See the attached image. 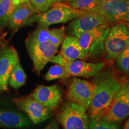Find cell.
Wrapping results in <instances>:
<instances>
[{"label": "cell", "mask_w": 129, "mask_h": 129, "mask_svg": "<svg viewBox=\"0 0 129 129\" xmlns=\"http://www.w3.org/2000/svg\"><path fill=\"white\" fill-rule=\"evenodd\" d=\"M62 1V0H30L33 7L40 13L46 12L54 3Z\"/></svg>", "instance_id": "obj_26"}, {"label": "cell", "mask_w": 129, "mask_h": 129, "mask_svg": "<svg viewBox=\"0 0 129 129\" xmlns=\"http://www.w3.org/2000/svg\"><path fill=\"white\" fill-rule=\"evenodd\" d=\"M13 101L19 110L24 111L34 124L44 121L53 115L52 109L40 104L31 95L16 98Z\"/></svg>", "instance_id": "obj_8"}, {"label": "cell", "mask_w": 129, "mask_h": 129, "mask_svg": "<svg viewBox=\"0 0 129 129\" xmlns=\"http://www.w3.org/2000/svg\"><path fill=\"white\" fill-rule=\"evenodd\" d=\"M127 80L113 67L104 68L93 77L94 91L87 113L91 121L100 120L105 115Z\"/></svg>", "instance_id": "obj_1"}, {"label": "cell", "mask_w": 129, "mask_h": 129, "mask_svg": "<svg viewBox=\"0 0 129 129\" xmlns=\"http://www.w3.org/2000/svg\"><path fill=\"white\" fill-rule=\"evenodd\" d=\"M94 91L92 82L74 77L68 86L67 98L88 110L91 104Z\"/></svg>", "instance_id": "obj_10"}, {"label": "cell", "mask_w": 129, "mask_h": 129, "mask_svg": "<svg viewBox=\"0 0 129 129\" xmlns=\"http://www.w3.org/2000/svg\"><path fill=\"white\" fill-rule=\"evenodd\" d=\"M129 117V80H127L114 97L110 107L101 120L120 124Z\"/></svg>", "instance_id": "obj_6"}, {"label": "cell", "mask_w": 129, "mask_h": 129, "mask_svg": "<svg viewBox=\"0 0 129 129\" xmlns=\"http://www.w3.org/2000/svg\"><path fill=\"white\" fill-rule=\"evenodd\" d=\"M15 7L12 0H0V28L7 26Z\"/></svg>", "instance_id": "obj_19"}, {"label": "cell", "mask_w": 129, "mask_h": 129, "mask_svg": "<svg viewBox=\"0 0 129 129\" xmlns=\"http://www.w3.org/2000/svg\"><path fill=\"white\" fill-rule=\"evenodd\" d=\"M26 46L33 63L37 74H39L47 63L57 53L59 47L47 41L42 43H32L25 42Z\"/></svg>", "instance_id": "obj_11"}, {"label": "cell", "mask_w": 129, "mask_h": 129, "mask_svg": "<svg viewBox=\"0 0 129 129\" xmlns=\"http://www.w3.org/2000/svg\"><path fill=\"white\" fill-rule=\"evenodd\" d=\"M30 95L40 104L54 110L63 100V91L56 84L50 86L40 85L35 88Z\"/></svg>", "instance_id": "obj_13"}, {"label": "cell", "mask_w": 129, "mask_h": 129, "mask_svg": "<svg viewBox=\"0 0 129 129\" xmlns=\"http://www.w3.org/2000/svg\"><path fill=\"white\" fill-rule=\"evenodd\" d=\"M27 76L20 62L13 68L10 75L9 84L14 89L17 90L25 84Z\"/></svg>", "instance_id": "obj_18"}, {"label": "cell", "mask_w": 129, "mask_h": 129, "mask_svg": "<svg viewBox=\"0 0 129 129\" xmlns=\"http://www.w3.org/2000/svg\"><path fill=\"white\" fill-rule=\"evenodd\" d=\"M9 128H26L31 125L28 118L21 113L9 111H0V125Z\"/></svg>", "instance_id": "obj_17"}, {"label": "cell", "mask_w": 129, "mask_h": 129, "mask_svg": "<svg viewBox=\"0 0 129 129\" xmlns=\"http://www.w3.org/2000/svg\"><path fill=\"white\" fill-rule=\"evenodd\" d=\"M88 129H121V128L120 124L100 119L91 121Z\"/></svg>", "instance_id": "obj_25"}, {"label": "cell", "mask_w": 129, "mask_h": 129, "mask_svg": "<svg viewBox=\"0 0 129 129\" xmlns=\"http://www.w3.org/2000/svg\"><path fill=\"white\" fill-rule=\"evenodd\" d=\"M66 34L65 26H62L59 28H54L50 29V34L49 37V42L51 44L59 47L63 41Z\"/></svg>", "instance_id": "obj_23"}, {"label": "cell", "mask_w": 129, "mask_h": 129, "mask_svg": "<svg viewBox=\"0 0 129 129\" xmlns=\"http://www.w3.org/2000/svg\"><path fill=\"white\" fill-rule=\"evenodd\" d=\"M86 109L74 102H64L57 118L63 129H88L91 120Z\"/></svg>", "instance_id": "obj_4"}, {"label": "cell", "mask_w": 129, "mask_h": 129, "mask_svg": "<svg viewBox=\"0 0 129 129\" xmlns=\"http://www.w3.org/2000/svg\"><path fill=\"white\" fill-rule=\"evenodd\" d=\"M40 13L33 7L30 1L17 5L10 17L7 26L13 30L36 22Z\"/></svg>", "instance_id": "obj_12"}, {"label": "cell", "mask_w": 129, "mask_h": 129, "mask_svg": "<svg viewBox=\"0 0 129 129\" xmlns=\"http://www.w3.org/2000/svg\"><path fill=\"white\" fill-rule=\"evenodd\" d=\"M85 13L74 9L69 3L59 1L54 3L48 10L38 15L36 22L38 26L49 27L72 21Z\"/></svg>", "instance_id": "obj_5"}, {"label": "cell", "mask_w": 129, "mask_h": 129, "mask_svg": "<svg viewBox=\"0 0 129 129\" xmlns=\"http://www.w3.org/2000/svg\"><path fill=\"white\" fill-rule=\"evenodd\" d=\"M44 129H59L57 121L53 120Z\"/></svg>", "instance_id": "obj_27"}, {"label": "cell", "mask_w": 129, "mask_h": 129, "mask_svg": "<svg viewBox=\"0 0 129 129\" xmlns=\"http://www.w3.org/2000/svg\"><path fill=\"white\" fill-rule=\"evenodd\" d=\"M105 67L103 62H86L76 60L72 62L67 61L63 67L69 77H85L90 78L96 75Z\"/></svg>", "instance_id": "obj_15"}, {"label": "cell", "mask_w": 129, "mask_h": 129, "mask_svg": "<svg viewBox=\"0 0 129 129\" xmlns=\"http://www.w3.org/2000/svg\"><path fill=\"white\" fill-rule=\"evenodd\" d=\"M13 4L15 6H17V5L22 4H25L29 1V0H12Z\"/></svg>", "instance_id": "obj_28"}, {"label": "cell", "mask_w": 129, "mask_h": 129, "mask_svg": "<svg viewBox=\"0 0 129 129\" xmlns=\"http://www.w3.org/2000/svg\"><path fill=\"white\" fill-rule=\"evenodd\" d=\"M69 78L64 68L60 64H56L50 67L44 76L47 81H53L59 79Z\"/></svg>", "instance_id": "obj_22"}, {"label": "cell", "mask_w": 129, "mask_h": 129, "mask_svg": "<svg viewBox=\"0 0 129 129\" xmlns=\"http://www.w3.org/2000/svg\"><path fill=\"white\" fill-rule=\"evenodd\" d=\"M127 120L125 122V123L124 124L123 128L122 129H129V117L127 118Z\"/></svg>", "instance_id": "obj_29"}, {"label": "cell", "mask_w": 129, "mask_h": 129, "mask_svg": "<svg viewBox=\"0 0 129 129\" xmlns=\"http://www.w3.org/2000/svg\"><path fill=\"white\" fill-rule=\"evenodd\" d=\"M74 1H75V0H62V1H63V2H66L68 3L73 2Z\"/></svg>", "instance_id": "obj_30"}, {"label": "cell", "mask_w": 129, "mask_h": 129, "mask_svg": "<svg viewBox=\"0 0 129 129\" xmlns=\"http://www.w3.org/2000/svg\"><path fill=\"white\" fill-rule=\"evenodd\" d=\"M19 58L16 50L13 47H6L0 50V90H7L10 75Z\"/></svg>", "instance_id": "obj_14"}, {"label": "cell", "mask_w": 129, "mask_h": 129, "mask_svg": "<svg viewBox=\"0 0 129 129\" xmlns=\"http://www.w3.org/2000/svg\"><path fill=\"white\" fill-rule=\"evenodd\" d=\"M59 54L68 62L85 59V53L81 47L78 38L73 35H67L62 43Z\"/></svg>", "instance_id": "obj_16"}, {"label": "cell", "mask_w": 129, "mask_h": 129, "mask_svg": "<svg viewBox=\"0 0 129 129\" xmlns=\"http://www.w3.org/2000/svg\"><path fill=\"white\" fill-rule=\"evenodd\" d=\"M129 47V27L121 22L111 26L104 44V59L113 62Z\"/></svg>", "instance_id": "obj_3"}, {"label": "cell", "mask_w": 129, "mask_h": 129, "mask_svg": "<svg viewBox=\"0 0 129 129\" xmlns=\"http://www.w3.org/2000/svg\"><path fill=\"white\" fill-rule=\"evenodd\" d=\"M111 24L101 25L82 34L78 41L85 53V60H97L105 54L104 44Z\"/></svg>", "instance_id": "obj_2"}, {"label": "cell", "mask_w": 129, "mask_h": 129, "mask_svg": "<svg viewBox=\"0 0 129 129\" xmlns=\"http://www.w3.org/2000/svg\"><path fill=\"white\" fill-rule=\"evenodd\" d=\"M115 60L118 70L129 76V57L125 51L121 53Z\"/></svg>", "instance_id": "obj_24"}, {"label": "cell", "mask_w": 129, "mask_h": 129, "mask_svg": "<svg viewBox=\"0 0 129 129\" xmlns=\"http://www.w3.org/2000/svg\"><path fill=\"white\" fill-rule=\"evenodd\" d=\"M102 0H75L69 4L74 9L85 12H93L98 7Z\"/></svg>", "instance_id": "obj_21"}, {"label": "cell", "mask_w": 129, "mask_h": 129, "mask_svg": "<svg viewBox=\"0 0 129 129\" xmlns=\"http://www.w3.org/2000/svg\"><path fill=\"white\" fill-rule=\"evenodd\" d=\"M124 51H125V53H127V55H128V56L129 57V47L127 48V49H126V50H125Z\"/></svg>", "instance_id": "obj_31"}, {"label": "cell", "mask_w": 129, "mask_h": 129, "mask_svg": "<svg viewBox=\"0 0 129 129\" xmlns=\"http://www.w3.org/2000/svg\"><path fill=\"white\" fill-rule=\"evenodd\" d=\"M94 12L112 23H129V0H102Z\"/></svg>", "instance_id": "obj_9"}, {"label": "cell", "mask_w": 129, "mask_h": 129, "mask_svg": "<svg viewBox=\"0 0 129 129\" xmlns=\"http://www.w3.org/2000/svg\"><path fill=\"white\" fill-rule=\"evenodd\" d=\"M1 38H0V47H1Z\"/></svg>", "instance_id": "obj_32"}, {"label": "cell", "mask_w": 129, "mask_h": 129, "mask_svg": "<svg viewBox=\"0 0 129 129\" xmlns=\"http://www.w3.org/2000/svg\"><path fill=\"white\" fill-rule=\"evenodd\" d=\"M50 29L48 27L38 26L34 31L30 33L25 42L32 43H42L49 41Z\"/></svg>", "instance_id": "obj_20"}, {"label": "cell", "mask_w": 129, "mask_h": 129, "mask_svg": "<svg viewBox=\"0 0 129 129\" xmlns=\"http://www.w3.org/2000/svg\"><path fill=\"white\" fill-rule=\"evenodd\" d=\"M112 23L102 14L95 12H85L78 17L72 20L66 32L68 34L78 38L82 34L90 31L101 25Z\"/></svg>", "instance_id": "obj_7"}]
</instances>
